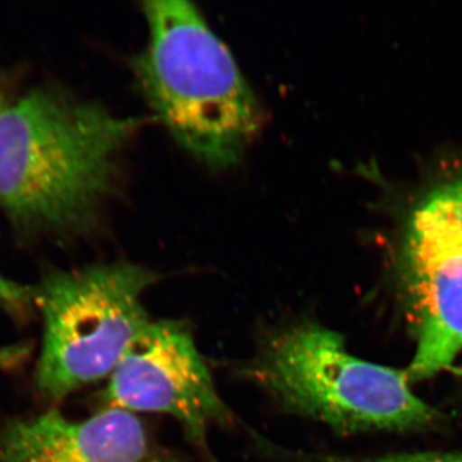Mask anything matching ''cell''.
Instances as JSON below:
<instances>
[{"instance_id":"8fae6325","label":"cell","mask_w":462,"mask_h":462,"mask_svg":"<svg viewBox=\"0 0 462 462\" xmlns=\"http://www.w3.org/2000/svg\"><path fill=\"white\" fill-rule=\"evenodd\" d=\"M8 103L5 102V94L2 93V90H0V112H2V109L7 106Z\"/></svg>"},{"instance_id":"5b68a950","label":"cell","mask_w":462,"mask_h":462,"mask_svg":"<svg viewBox=\"0 0 462 462\" xmlns=\"http://www.w3.org/2000/svg\"><path fill=\"white\" fill-rule=\"evenodd\" d=\"M397 278L415 354L411 382L448 370L462 351V176L428 191L404 225Z\"/></svg>"},{"instance_id":"8992f818","label":"cell","mask_w":462,"mask_h":462,"mask_svg":"<svg viewBox=\"0 0 462 462\" xmlns=\"http://www.w3.org/2000/svg\"><path fill=\"white\" fill-rule=\"evenodd\" d=\"M103 400L111 409L171 416L208 462L217 460L207 430L234 421L190 328L180 320L145 325L109 375Z\"/></svg>"},{"instance_id":"7a4b0ae2","label":"cell","mask_w":462,"mask_h":462,"mask_svg":"<svg viewBox=\"0 0 462 462\" xmlns=\"http://www.w3.org/2000/svg\"><path fill=\"white\" fill-rule=\"evenodd\" d=\"M143 12L148 42L134 71L149 106L203 165H236L260 133L263 114L230 51L190 3L152 0Z\"/></svg>"},{"instance_id":"3957f363","label":"cell","mask_w":462,"mask_h":462,"mask_svg":"<svg viewBox=\"0 0 462 462\" xmlns=\"http://www.w3.org/2000/svg\"><path fill=\"white\" fill-rule=\"evenodd\" d=\"M240 372L282 409L338 433L420 430L440 419L413 393L406 370L356 357L339 333L316 321L267 334Z\"/></svg>"},{"instance_id":"ba28073f","label":"cell","mask_w":462,"mask_h":462,"mask_svg":"<svg viewBox=\"0 0 462 462\" xmlns=\"http://www.w3.org/2000/svg\"><path fill=\"white\" fill-rule=\"evenodd\" d=\"M263 449L269 454L288 462H462V452H411L393 454L372 458L346 457L339 455L302 454L287 451L263 443Z\"/></svg>"},{"instance_id":"6da1fadb","label":"cell","mask_w":462,"mask_h":462,"mask_svg":"<svg viewBox=\"0 0 462 462\" xmlns=\"http://www.w3.org/2000/svg\"><path fill=\"white\" fill-rule=\"evenodd\" d=\"M141 120L60 88L30 90L0 112V209L27 236L91 229Z\"/></svg>"},{"instance_id":"52a82bcc","label":"cell","mask_w":462,"mask_h":462,"mask_svg":"<svg viewBox=\"0 0 462 462\" xmlns=\"http://www.w3.org/2000/svg\"><path fill=\"white\" fill-rule=\"evenodd\" d=\"M0 462H182L135 413L111 409L74 421L51 411L0 430Z\"/></svg>"},{"instance_id":"30bf717a","label":"cell","mask_w":462,"mask_h":462,"mask_svg":"<svg viewBox=\"0 0 462 462\" xmlns=\"http://www.w3.org/2000/svg\"><path fill=\"white\" fill-rule=\"evenodd\" d=\"M30 349L32 346L29 345L0 346V367L14 369L20 366L29 357Z\"/></svg>"},{"instance_id":"277c9868","label":"cell","mask_w":462,"mask_h":462,"mask_svg":"<svg viewBox=\"0 0 462 462\" xmlns=\"http://www.w3.org/2000/svg\"><path fill=\"white\" fill-rule=\"evenodd\" d=\"M160 275L132 263L51 273L35 291L44 319L42 393L62 398L111 375L149 318L143 296Z\"/></svg>"},{"instance_id":"9c48e42d","label":"cell","mask_w":462,"mask_h":462,"mask_svg":"<svg viewBox=\"0 0 462 462\" xmlns=\"http://www.w3.org/2000/svg\"><path fill=\"white\" fill-rule=\"evenodd\" d=\"M32 300H35V291L0 275V306L14 314H23Z\"/></svg>"}]
</instances>
